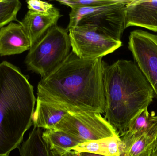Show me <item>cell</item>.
I'll return each instance as SVG.
<instances>
[{
  "mask_svg": "<svg viewBox=\"0 0 157 156\" xmlns=\"http://www.w3.org/2000/svg\"><path fill=\"white\" fill-rule=\"evenodd\" d=\"M157 131V115L150 113L148 108L140 111L130 122L125 132L130 135L138 136L152 133Z\"/></svg>",
  "mask_w": 157,
  "mask_h": 156,
  "instance_id": "obj_16",
  "label": "cell"
},
{
  "mask_svg": "<svg viewBox=\"0 0 157 156\" xmlns=\"http://www.w3.org/2000/svg\"><path fill=\"white\" fill-rule=\"evenodd\" d=\"M67 113L50 103L36 99V107L33 117L34 127L54 129Z\"/></svg>",
  "mask_w": 157,
  "mask_h": 156,
  "instance_id": "obj_13",
  "label": "cell"
},
{
  "mask_svg": "<svg viewBox=\"0 0 157 156\" xmlns=\"http://www.w3.org/2000/svg\"><path fill=\"white\" fill-rule=\"evenodd\" d=\"M34 88L19 68L0 63V156L18 148L33 125Z\"/></svg>",
  "mask_w": 157,
  "mask_h": 156,
  "instance_id": "obj_3",
  "label": "cell"
},
{
  "mask_svg": "<svg viewBox=\"0 0 157 156\" xmlns=\"http://www.w3.org/2000/svg\"><path fill=\"white\" fill-rule=\"evenodd\" d=\"M120 136V156H150L157 146V131L138 136L124 132Z\"/></svg>",
  "mask_w": 157,
  "mask_h": 156,
  "instance_id": "obj_12",
  "label": "cell"
},
{
  "mask_svg": "<svg viewBox=\"0 0 157 156\" xmlns=\"http://www.w3.org/2000/svg\"><path fill=\"white\" fill-rule=\"evenodd\" d=\"M26 2L29 10L43 14L50 13L55 8L53 5L47 2L30 0L27 1Z\"/></svg>",
  "mask_w": 157,
  "mask_h": 156,
  "instance_id": "obj_20",
  "label": "cell"
},
{
  "mask_svg": "<svg viewBox=\"0 0 157 156\" xmlns=\"http://www.w3.org/2000/svg\"><path fill=\"white\" fill-rule=\"evenodd\" d=\"M121 140L120 135L81 143L72 148L71 153H90L106 156H120ZM70 153V152H69Z\"/></svg>",
  "mask_w": 157,
  "mask_h": 156,
  "instance_id": "obj_14",
  "label": "cell"
},
{
  "mask_svg": "<svg viewBox=\"0 0 157 156\" xmlns=\"http://www.w3.org/2000/svg\"><path fill=\"white\" fill-rule=\"evenodd\" d=\"M22 5L18 0H0V28L11 22L20 23L17 16Z\"/></svg>",
  "mask_w": 157,
  "mask_h": 156,
  "instance_id": "obj_18",
  "label": "cell"
},
{
  "mask_svg": "<svg viewBox=\"0 0 157 156\" xmlns=\"http://www.w3.org/2000/svg\"><path fill=\"white\" fill-rule=\"evenodd\" d=\"M42 136L50 150L56 151L62 155L82 143L74 136L56 129L45 130Z\"/></svg>",
  "mask_w": 157,
  "mask_h": 156,
  "instance_id": "obj_15",
  "label": "cell"
},
{
  "mask_svg": "<svg viewBox=\"0 0 157 156\" xmlns=\"http://www.w3.org/2000/svg\"><path fill=\"white\" fill-rule=\"evenodd\" d=\"M50 156H63L61 154L52 150H50Z\"/></svg>",
  "mask_w": 157,
  "mask_h": 156,
  "instance_id": "obj_22",
  "label": "cell"
},
{
  "mask_svg": "<svg viewBox=\"0 0 157 156\" xmlns=\"http://www.w3.org/2000/svg\"><path fill=\"white\" fill-rule=\"evenodd\" d=\"M128 44L136 65L157 97V35L144 30H134Z\"/></svg>",
  "mask_w": 157,
  "mask_h": 156,
  "instance_id": "obj_8",
  "label": "cell"
},
{
  "mask_svg": "<svg viewBox=\"0 0 157 156\" xmlns=\"http://www.w3.org/2000/svg\"><path fill=\"white\" fill-rule=\"evenodd\" d=\"M131 0H119L117 2L98 6L71 8L67 30L78 24L95 27L101 33L121 40L125 27L126 5Z\"/></svg>",
  "mask_w": 157,
  "mask_h": 156,
  "instance_id": "obj_5",
  "label": "cell"
},
{
  "mask_svg": "<svg viewBox=\"0 0 157 156\" xmlns=\"http://www.w3.org/2000/svg\"><path fill=\"white\" fill-rule=\"evenodd\" d=\"M61 16L59 9L56 7L48 14H43L29 10L21 22L30 40L31 47L38 41L49 29L56 25Z\"/></svg>",
  "mask_w": 157,
  "mask_h": 156,
  "instance_id": "obj_11",
  "label": "cell"
},
{
  "mask_svg": "<svg viewBox=\"0 0 157 156\" xmlns=\"http://www.w3.org/2000/svg\"><path fill=\"white\" fill-rule=\"evenodd\" d=\"M63 156H78V154H74V153H67L63 155Z\"/></svg>",
  "mask_w": 157,
  "mask_h": 156,
  "instance_id": "obj_23",
  "label": "cell"
},
{
  "mask_svg": "<svg viewBox=\"0 0 157 156\" xmlns=\"http://www.w3.org/2000/svg\"><path fill=\"white\" fill-rule=\"evenodd\" d=\"M54 129L67 133L82 143L120 135L100 114L69 112Z\"/></svg>",
  "mask_w": 157,
  "mask_h": 156,
  "instance_id": "obj_6",
  "label": "cell"
},
{
  "mask_svg": "<svg viewBox=\"0 0 157 156\" xmlns=\"http://www.w3.org/2000/svg\"><path fill=\"white\" fill-rule=\"evenodd\" d=\"M150 156H157V146Z\"/></svg>",
  "mask_w": 157,
  "mask_h": 156,
  "instance_id": "obj_24",
  "label": "cell"
},
{
  "mask_svg": "<svg viewBox=\"0 0 157 156\" xmlns=\"http://www.w3.org/2000/svg\"><path fill=\"white\" fill-rule=\"evenodd\" d=\"M72 51L81 59L100 58L114 52L122 43L98 31L95 27L78 24L68 29Z\"/></svg>",
  "mask_w": 157,
  "mask_h": 156,
  "instance_id": "obj_7",
  "label": "cell"
},
{
  "mask_svg": "<svg viewBox=\"0 0 157 156\" xmlns=\"http://www.w3.org/2000/svg\"><path fill=\"white\" fill-rule=\"evenodd\" d=\"M31 47L30 40L20 23L11 22L0 28V56L17 55Z\"/></svg>",
  "mask_w": 157,
  "mask_h": 156,
  "instance_id": "obj_10",
  "label": "cell"
},
{
  "mask_svg": "<svg viewBox=\"0 0 157 156\" xmlns=\"http://www.w3.org/2000/svg\"><path fill=\"white\" fill-rule=\"evenodd\" d=\"M103 86L106 100L105 119L120 136L128 129L131 120L148 108L155 93L136 64L119 60L105 64Z\"/></svg>",
  "mask_w": 157,
  "mask_h": 156,
  "instance_id": "obj_2",
  "label": "cell"
},
{
  "mask_svg": "<svg viewBox=\"0 0 157 156\" xmlns=\"http://www.w3.org/2000/svg\"><path fill=\"white\" fill-rule=\"evenodd\" d=\"M102 58L81 59L71 51L37 86V99L69 112L103 114L106 100Z\"/></svg>",
  "mask_w": 157,
  "mask_h": 156,
  "instance_id": "obj_1",
  "label": "cell"
},
{
  "mask_svg": "<svg viewBox=\"0 0 157 156\" xmlns=\"http://www.w3.org/2000/svg\"><path fill=\"white\" fill-rule=\"evenodd\" d=\"M144 27L157 32V1L131 0L126 5L125 27Z\"/></svg>",
  "mask_w": 157,
  "mask_h": 156,
  "instance_id": "obj_9",
  "label": "cell"
},
{
  "mask_svg": "<svg viewBox=\"0 0 157 156\" xmlns=\"http://www.w3.org/2000/svg\"><path fill=\"white\" fill-rule=\"evenodd\" d=\"M42 135L40 128L34 127L19 148L20 156H50L49 148Z\"/></svg>",
  "mask_w": 157,
  "mask_h": 156,
  "instance_id": "obj_17",
  "label": "cell"
},
{
  "mask_svg": "<svg viewBox=\"0 0 157 156\" xmlns=\"http://www.w3.org/2000/svg\"><path fill=\"white\" fill-rule=\"evenodd\" d=\"M119 0H58L61 4L71 8L81 6H98L117 2Z\"/></svg>",
  "mask_w": 157,
  "mask_h": 156,
  "instance_id": "obj_19",
  "label": "cell"
},
{
  "mask_svg": "<svg viewBox=\"0 0 157 156\" xmlns=\"http://www.w3.org/2000/svg\"><path fill=\"white\" fill-rule=\"evenodd\" d=\"M77 154L78 156H106L90 153H80Z\"/></svg>",
  "mask_w": 157,
  "mask_h": 156,
  "instance_id": "obj_21",
  "label": "cell"
},
{
  "mask_svg": "<svg viewBox=\"0 0 157 156\" xmlns=\"http://www.w3.org/2000/svg\"><path fill=\"white\" fill-rule=\"evenodd\" d=\"M71 48L68 30L56 25L30 47L25 63L28 70L44 78L66 58Z\"/></svg>",
  "mask_w": 157,
  "mask_h": 156,
  "instance_id": "obj_4",
  "label": "cell"
}]
</instances>
